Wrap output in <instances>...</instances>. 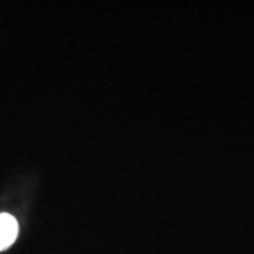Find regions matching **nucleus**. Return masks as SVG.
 Instances as JSON below:
<instances>
[{
  "mask_svg": "<svg viewBox=\"0 0 254 254\" xmlns=\"http://www.w3.org/2000/svg\"><path fill=\"white\" fill-rule=\"evenodd\" d=\"M18 235V223L9 213H0V252L9 249Z\"/></svg>",
  "mask_w": 254,
  "mask_h": 254,
  "instance_id": "nucleus-1",
  "label": "nucleus"
}]
</instances>
